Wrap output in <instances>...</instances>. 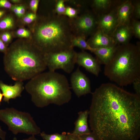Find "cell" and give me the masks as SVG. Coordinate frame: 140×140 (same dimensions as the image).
Returning a JSON list of instances; mask_svg holds the SVG:
<instances>
[{
    "label": "cell",
    "instance_id": "1",
    "mask_svg": "<svg viewBox=\"0 0 140 140\" xmlns=\"http://www.w3.org/2000/svg\"><path fill=\"white\" fill-rule=\"evenodd\" d=\"M92 94L89 122L97 140L139 139L140 97L110 83Z\"/></svg>",
    "mask_w": 140,
    "mask_h": 140
},
{
    "label": "cell",
    "instance_id": "2",
    "mask_svg": "<svg viewBox=\"0 0 140 140\" xmlns=\"http://www.w3.org/2000/svg\"><path fill=\"white\" fill-rule=\"evenodd\" d=\"M4 54V70L16 81L30 80L43 72L47 67L45 54L31 41H16Z\"/></svg>",
    "mask_w": 140,
    "mask_h": 140
},
{
    "label": "cell",
    "instance_id": "3",
    "mask_svg": "<svg viewBox=\"0 0 140 140\" xmlns=\"http://www.w3.org/2000/svg\"><path fill=\"white\" fill-rule=\"evenodd\" d=\"M33 32L31 41L44 54L72 48L71 40L74 35L70 19L64 15H55L40 19Z\"/></svg>",
    "mask_w": 140,
    "mask_h": 140
},
{
    "label": "cell",
    "instance_id": "4",
    "mask_svg": "<svg viewBox=\"0 0 140 140\" xmlns=\"http://www.w3.org/2000/svg\"><path fill=\"white\" fill-rule=\"evenodd\" d=\"M37 107L51 104L61 106L70 101L72 92L66 77L55 71L42 72L30 80L25 86Z\"/></svg>",
    "mask_w": 140,
    "mask_h": 140
},
{
    "label": "cell",
    "instance_id": "5",
    "mask_svg": "<svg viewBox=\"0 0 140 140\" xmlns=\"http://www.w3.org/2000/svg\"><path fill=\"white\" fill-rule=\"evenodd\" d=\"M104 75L121 86L132 84L140 77V47L129 43L119 45L110 61L105 65Z\"/></svg>",
    "mask_w": 140,
    "mask_h": 140
},
{
    "label": "cell",
    "instance_id": "6",
    "mask_svg": "<svg viewBox=\"0 0 140 140\" xmlns=\"http://www.w3.org/2000/svg\"><path fill=\"white\" fill-rule=\"evenodd\" d=\"M0 120L6 124L14 135L23 133L34 135L40 134V128L29 113L13 108L0 109Z\"/></svg>",
    "mask_w": 140,
    "mask_h": 140
},
{
    "label": "cell",
    "instance_id": "7",
    "mask_svg": "<svg viewBox=\"0 0 140 140\" xmlns=\"http://www.w3.org/2000/svg\"><path fill=\"white\" fill-rule=\"evenodd\" d=\"M77 53L71 48L58 52L45 54L47 67L49 71L61 69L67 73L73 70L76 64Z\"/></svg>",
    "mask_w": 140,
    "mask_h": 140
},
{
    "label": "cell",
    "instance_id": "8",
    "mask_svg": "<svg viewBox=\"0 0 140 140\" xmlns=\"http://www.w3.org/2000/svg\"><path fill=\"white\" fill-rule=\"evenodd\" d=\"M73 33L75 36L86 37L92 34L97 27V20L93 15L87 12L70 19Z\"/></svg>",
    "mask_w": 140,
    "mask_h": 140
},
{
    "label": "cell",
    "instance_id": "9",
    "mask_svg": "<svg viewBox=\"0 0 140 140\" xmlns=\"http://www.w3.org/2000/svg\"><path fill=\"white\" fill-rule=\"evenodd\" d=\"M70 81L72 89L78 97L91 93L90 80L79 67L72 73Z\"/></svg>",
    "mask_w": 140,
    "mask_h": 140
},
{
    "label": "cell",
    "instance_id": "10",
    "mask_svg": "<svg viewBox=\"0 0 140 140\" xmlns=\"http://www.w3.org/2000/svg\"><path fill=\"white\" fill-rule=\"evenodd\" d=\"M76 63L96 76L101 71L100 65L96 58L84 51L77 53Z\"/></svg>",
    "mask_w": 140,
    "mask_h": 140
},
{
    "label": "cell",
    "instance_id": "11",
    "mask_svg": "<svg viewBox=\"0 0 140 140\" xmlns=\"http://www.w3.org/2000/svg\"><path fill=\"white\" fill-rule=\"evenodd\" d=\"M117 10H113L100 17L97 20V29L111 36L117 25Z\"/></svg>",
    "mask_w": 140,
    "mask_h": 140
},
{
    "label": "cell",
    "instance_id": "12",
    "mask_svg": "<svg viewBox=\"0 0 140 140\" xmlns=\"http://www.w3.org/2000/svg\"><path fill=\"white\" fill-rule=\"evenodd\" d=\"M87 42L91 47L95 49L108 47L116 44L111 36L98 29L92 35Z\"/></svg>",
    "mask_w": 140,
    "mask_h": 140
},
{
    "label": "cell",
    "instance_id": "13",
    "mask_svg": "<svg viewBox=\"0 0 140 140\" xmlns=\"http://www.w3.org/2000/svg\"><path fill=\"white\" fill-rule=\"evenodd\" d=\"M24 88L23 81H16L12 86L5 84L0 80V89L3 96V101L8 103L10 99L20 96Z\"/></svg>",
    "mask_w": 140,
    "mask_h": 140
},
{
    "label": "cell",
    "instance_id": "14",
    "mask_svg": "<svg viewBox=\"0 0 140 140\" xmlns=\"http://www.w3.org/2000/svg\"><path fill=\"white\" fill-rule=\"evenodd\" d=\"M132 35L131 27L130 24L117 26L111 37L115 44L120 45L129 43Z\"/></svg>",
    "mask_w": 140,
    "mask_h": 140
},
{
    "label": "cell",
    "instance_id": "15",
    "mask_svg": "<svg viewBox=\"0 0 140 140\" xmlns=\"http://www.w3.org/2000/svg\"><path fill=\"white\" fill-rule=\"evenodd\" d=\"M133 3L130 1H126L118 7L117 10V27L120 25L130 24V20L133 15Z\"/></svg>",
    "mask_w": 140,
    "mask_h": 140
},
{
    "label": "cell",
    "instance_id": "16",
    "mask_svg": "<svg viewBox=\"0 0 140 140\" xmlns=\"http://www.w3.org/2000/svg\"><path fill=\"white\" fill-rule=\"evenodd\" d=\"M78 115V118L75 123L74 129L72 133L79 136L90 133L91 131L88 123L89 110H87L80 111Z\"/></svg>",
    "mask_w": 140,
    "mask_h": 140
},
{
    "label": "cell",
    "instance_id": "17",
    "mask_svg": "<svg viewBox=\"0 0 140 140\" xmlns=\"http://www.w3.org/2000/svg\"><path fill=\"white\" fill-rule=\"evenodd\" d=\"M119 45L116 44L106 47L95 49L93 53L100 65H105L112 59Z\"/></svg>",
    "mask_w": 140,
    "mask_h": 140
},
{
    "label": "cell",
    "instance_id": "18",
    "mask_svg": "<svg viewBox=\"0 0 140 140\" xmlns=\"http://www.w3.org/2000/svg\"><path fill=\"white\" fill-rule=\"evenodd\" d=\"M85 37L81 36H74L71 40V46L73 48L76 47L82 51L88 50L93 52L95 49L92 48L86 41Z\"/></svg>",
    "mask_w": 140,
    "mask_h": 140
},
{
    "label": "cell",
    "instance_id": "19",
    "mask_svg": "<svg viewBox=\"0 0 140 140\" xmlns=\"http://www.w3.org/2000/svg\"><path fill=\"white\" fill-rule=\"evenodd\" d=\"M40 136L44 140H66L67 133L64 132L61 134L55 133L48 134L44 132H41Z\"/></svg>",
    "mask_w": 140,
    "mask_h": 140
},
{
    "label": "cell",
    "instance_id": "20",
    "mask_svg": "<svg viewBox=\"0 0 140 140\" xmlns=\"http://www.w3.org/2000/svg\"><path fill=\"white\" fill-rule=\"evenodd\" d=\"M14 25L13 18L11 16H8L0 20V30H7L11 29Z\"/></svg>",
    "mask_w": 140,
    "mask_h": 140
},
{
    "label": "cell",
    "instance_id": "21",
    "mask_svg": "<svg viewBox=\"0 0 140 140\" xmlns=\"http://www.w3.org/2000/svg\"><path fill=\"white\" fill-rule=\"evenodd\" d=\"M112 1L110 0H94L93 5L96 9L102 10L108 8L111 5Z\"/></svg>",
    "mask_w": 140,
    "mask_h": 140
},
{
    "label": "cell",
    "instance_id": "22",
    "mask_svg": "<svg viewBox=\"0 0 140 140\" xmlns=\"http://www.w3.org/2000/svg\"><path fill=\"white\" fill-rule=\"evenodd\" d=\"M133 34L135 37L140 39V22L139 21L134 19L131 25Z\"/></svg>",
    "mask_w": 140,
    "mask_h": 140
},
{
    "label": "cell",
    "instance_id": "23",
    "mask_svg": "<svg viewBox=\"0 0 140 140\" xmlns=\"http://www.w3.org/2000/svg\"><path fill=\"white\" fill-rule=\"evenodd\" d=\"M65 2V1L63 0H58L56 2L55 11L58 15H64L66 8Z\"/></svg>",
    "mask_w": 140,
    "mask_h": 140
},
{
    "label": "cell",
    "instance_id": "24",
    "mask_svg": "<svg viewBox=\"0 0 140 140\" xmlns=\"http://www.w3.org/2000/svg\"><path fill=\"white\" fill-rule=\"evenodd\" d=\"M78 11L77 10L70 6L66 7L64 15L70 19L74 18L78 16Z\"/></svg>",
    "mask_w": 140,
    "mask_h": 140
},
{
    "label": "cell",
    "instance_id": "25",
    "mask_svg": "<svg viewBox=\"0 0 140 140\" xmlns=\"http://www.w3.org/2000/svg\"><path fill=\"white\" fill-rule=\"evenodd\" d=\"M37 18V15L33 13L27 14L23 18V21L26 24H29L34 21Z\"/></svg>",
    "mask_w": 140,
    "mask_h": 140
},
{
    "label": "cell",
    "instance_id": "26",
    "mask_svg": "<svg viewBox=\"0 0 140 140\" xmlns=\"http://www.w3.org/2000/svg\"><path fill=\"white\" fill-rule=\"evenodd\" d=\"M16 33L18 36L22 38H29L31 35L30 32L29 30L23 28L18 29Z\"/></svg>",
    "mask_w": 140,
    "mask_h": 140
},
{
    "label": "cell",
    "instance_id": "27",
    "mask_svg": "<svg viewBox=\"0 0 140 140\" xmlns=\"http://www.w3.org/2000/svg\"><path fill=\"white\" fill-rule=\"evenodd\" d=\"M134 9L133 14L136 18L139 19L140 18V2L139 1H137L133 5Z\"/></svg>",
    "mask_w": 140,
    "mask_h": 140
},
{
    "label": "cell",
    "instance_id": "28",
    "mask_svg": "<svg viewBox=\"0 0 140 140\" xmlns=\"http://www.w3.org/2000/svg\"><path fill=\"white\" fill-rule=\"evenodd\" d=\"M133 88L136 93L137 95L140 97V77L135 80L132 82Z\"/></svg>",
    "mask_w": 140,
    "mask_h": 140
},
{
    "label": "cell",
    "instance_id": "29",
    "mask_svg": "<svg viewBox=\"0 0 140 140\" xmlns=\"http://www.w3.org/2000/svg\"><path fill=\"white\" fill-rule=\"evenodd\" d=\"M11 33L8 32L3 33L0 36V38L5 44L9 43L11 39Z\"/></svg>",
    "mask_w": 140,
    "mask_h": 140
},
{
    "label": "cell",
    "instance_id": "30",
    "mask_svg": "<svg viewBox=\"0 0 140 140\" xmlns=\"http://www.w3.org/2000/svg\"><path fill=\"white\" fill-rule=\"evenodd\" d=\"M39 1L38 0H32L30 3V6L33 13L36 14L37 10Z\"/></svg>",
    "mask_w": 140,
    "mask_h": 140
},
{
    "label": "cell",
    "instance_id": "31",
    "mask_svg": "<svg viewBox=\"0 0 140 140\" xmlns=\"http://www.w3.org/2000/svg\"><path fill=\"white\" fill-rule=\"evenodd\" d=\"M79 136L81 140H97L92 132L89 134L83 135Z\"/></svg>",
    "mask_w": 140,
    "mask_h": 140
},
{
    "label": "cell",
    "instance_id": "32",
    "mask_svg": "<svg viewBox=\"0 0 140 140\" xmlns=\"http://www.w3.org/2000/svg\"><path fill=\"white\" fill-rule=\"evenodd\" d=\"M12 6L11 3L6 0H0V8L11 9Z\"/></svg>",
    "mask_w": 140,
    "mask_h": 140
},
{
    "label": "cell",
    "instance_id": "33",
    "mask_svg": "<svg viewBox=\"0 0 140 140\" xmlns=\"http://www.w3.org/2000/svg\"><path fill=\"white\" fill-rule=\"evenodd\" d=\"M66 140H81L79 136L74 135L72 133H67Z\"/></svg>",
    "mask_w": 140,
    "mask_h": 140
},
{
    "label": "cell",
    "instance_id": "34",
    "mask_svg": "<svg viewBox=\"0 0 140 140\" xmlns=\"http://www.w3.org/2000/svg\"><path fill=\"white\" fill-rule=\"evenodd\" d=\"M8 48L5 44L0 38V51L3 52L5 54Z\"/></svg>",
    "mask_w": 140,
    "mask_h": 140
},
{
    "label": "cell",
    "instance_id": "35",
    "mask_svg": "<svg viewBox=\"0 0 140 140\" xmlns=\"http://www.w3.org/2000/svg\"><path fill=\"white\" fill-rule=\"evenodd\" d=\"M11 8L13 11L16 15L18 17H20L19 6L15 5L12 6Z\"/></svg>",
    "mask_w": 140,
    "mask_h": 140
},
{
    "label": "cell",
    "instance_id": "36",
    "mask_svg": "<svg viewBox=\"0 0 140 140\" xmlns=\"http://www.w3.org/2000/svg\"><path fill=\"white\" fill-rule=\"evenodd\" d=\"M20 18L24 16L25 13V9L24 6H19Z\"/></svg>",
    "mask_w": 140,
    "mask_h": 140
},
{
    "label": "cell",
    "instance_id": "37",
    "mask_svg": "<svg viewBox=\"0 0 140 140\" xmlns=\"http://www.w3.org/2000/svg\"><path fill=\"white\" fill-rule=\"evenodd\" d=\"M6 132L3 131L0 126V138L2 140H6Z\"/></svg>",
    "mask_w": 140,
    "mask_h": 140
},
{
    "label": "cell",
    "instance_id": "38",
    "mask_svg": "<svg viewBox=\"0 0 140 140\" xmlns=\"http://www.w3.org/2000/svg\"><path fill=\"white\" fill-rule=\"evenodd\" d=\"M23 140H39L36 138L34 135H32L28 138L24 139Z\"/></svg>",
    "mask_w": 140,
    "mask_h": 140
},
{
    "label": "cell",
    "instance_id": "39",
    "mask_svg": "<svg viewBox=\"0 0 140 140\" xmlns=\"http://www.w3.org/2000/svg\"><path fill=\"white\" fill-rule=\"evenodd\" d=\"M5 10H0V19L4 15L5 13Z\"/></svg>",
    "mask_w": 140,
    "mask_h": 140
},
{
    "label": "cell",
    "instance_id": "40",
    "mask_svg": "<svg viewBox=\"0 0 140 140\" xmlns=\"http://www.w3.org/2000/svg\"><path fill=\"white\" fill-rule=\"evenodd\" d=\"M3 96V94L0 90V104H1L2 102Z\"/></svg>",
    "mask_w": 140,
    "mask_h": 140
},
{
    "label": "cell",
    "instance_id": "41",
    "mask_svg": "<svg viewBox=\"0 0 140 140\" xmlns=\"http://www.w3.org/2000/svg\"><path fill=\"white\" fill-rule=\"evenodd\" d=\"M11 1L13 3H19L21 1L19 0H12Z\"/></svg>",
    "mask_w": 140,
    "mask_h": 140
},
{
    "label": "cell",
    "instance_id": "42",
    "mask_svg": "<svg viewBox=\"0 0 140 140\" xmlns=\"http://www.w3.org/2000/svg\"><path fill=\"white\" fill-rule=\"evenodd\" d=\"M12 140H17V139L16 137H15L13 138Z\"/></svg>",
    "mask_w": 140,
    "mask_h": 140
}]
</instances>
